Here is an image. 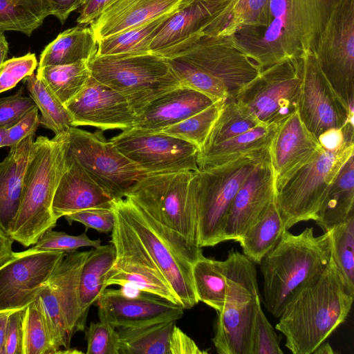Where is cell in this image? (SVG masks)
I'll return each mask as SVG.
<instances>
[{
  "instance_id": "obj_18",
  "label": "cell",
  "mask_w": 354,
  "mask_h": 354,
  "mask_svg": "<svg viewBox=\"0 0 354 354\" xmlns=\"http://www.w3.org/2000/svg\"><path fill=\"white\" fill-rule=\"evenodd\" d=\"M301 84L297 109L301 121L317 138L324 132L353 124L349 113L321 71L313 52L300 56Z\"/></svg>"
},
{
  "instance_id": "obj_3",
  "label": "cell",
  "mask_w": 354,
  "mask_h": 354,
  "mask_svg": "<svg viewBox=\"0 0 354 354\" xmlns=\"http://www.w3.org/2000/svg\"><path fill=\"white\" fill-rule=\"evenodd\" d=\"M330 257V232L315 236L313 227L299 234L285 230L259 263L267 310L279 318L288 301L322 274Z\"/></svg>"
},
{
  "instance_id": "obj_23",
  "label": "cell",
  "mask_w": 354,
  "mask_h": 354,
  "mask_svg": "<svg viewBox=\"0 0 354 354\" xmlns=\"http://www.w3.org/2000/svg\"><path fill=\"white\" fill-rule=\"evenodd\" d=\"M322 148L297 112L277 126L269 146L275 190Z\"/></svg>"
},
{
  "instance_id": "obj_56",
  "label": "cell",
  "mask_w": 354,
  "mask_h": 354,
  "mask_svg": "<svg viewBox=\"0 0 354 354\" xmlns=\"http://www.w3.org/2000/svg\"><path fill=\"white\" fill-rule=\"evenodd\" d=\"M50 5L51 15L64 24L73 11L79 9L86 0H46Z\"/></svg>"
},
{
  "instance_id": "obj_7",
  "label": "cell",
  "mask_w": 354,
  "mask_h": 354,
  "mask_svg": "<svg viewBox=\"0 0 354 354\" xmlns=\"http://www.w3.org/2000/svg\"><path fill=\"white\" fill-rule=\"evenodd\" d=\"M223 263L225 299L218 312L212 342L220 354H251L252 325L260 298L256 267L243 254L232 250Z\"/></svg>"
},
{
  "instance_id": "obj_61",
  "label": "cell",
  "mask_w": 354,
  "mask_h": 354,
  "mask_svg": "<svg viewBox=\"0 0 354 354\" xmlns=\"http://www.w3.org/2000/svg\"><path fill=\"white\" fill-rule=\"evenodd\" d=\"M8 129L7 127H0V145L6 135Z\"/></svg>"
},
{
  "instance_id": "obj_35",
  "label": "cell",
  "mask_w": 354,
  "mask_h": 354,
  "mask_svg": "<svg viewBox=\"0 0 354 354\" xmlns=\"http://www.w3.org/2000/svg\"><path fill=\"white\" fill-rule=\"evenodd\" d=\"M285 230L274 198L263 215L238 240L243 254L259 264L277 245Z\"/></svg>"
},
{
  "instance_id": "obj_47",
  "label": "cell",
  "mask_w": 354,
  "mask_h": 354,
  "mask_svg": "<svg viewBox=\"0 0 354 354\" xmlns=\"http://www.w3.org/2000/svg\"><path fill=\"white\" fill-rule=\"evenodd\" d=\"M277 334L257 301L251 337V354H282Z\"/></svg>"
},
{
  "instance_id": "obj_24",
  "label": "cell",
  "mask_w": 354,
  "mask_h": 354,
  "mask_svg": "<svg viewBox=\"0 0 354 354\" xmlns=\"http://www.w3.org/2000/svg\"><path fill=\"white\" fill-rule=\"evenodd\" d=\"M91 208H113V200L66 149V169L53 201V215L58 220Z\"/></svg>"
},
{
  "instance_id": "obj_13",
  "label": "cell",
  "mask_w": 354,
  "mask_h": 354,
  "mask_svg": "<svg viewBox=\"0 0 354 354\" xmlns=\"http://www.w3.org/2000/svg\"><path fill=\"white\" fill-rule=\"evenodd\" d=\"M89 252H66L37 299L57 353L62 347L69 348L74 334L85 330L81 322L79 283L81 270Z\"/></svg>"
},
{
  "instance_id": "obj_41",
  "label": "cell",
  "mask_w": 354,
  "mask_h": 354,
  "mask_svg": "<svg viewBox=\"0 0 354 354\" xmlns=\"http://www.w3.org/2000/svg\"><path fill=\"white\" fill-rule=\"evenodd\" d=\"M263 125L243 104L234 98H227L199 150Z\"/></svg>"
},
{
  "instance_id": "obj_1",
  "label": "cell",
  "mask_w": 354,
  "mask_h": 354,
  "mask_svg": "<svg viewBox=\"0 0 354 354\" xmlns=\"http://www.w3.org/2000/svg\"><path fill=\"white\" fill-rule=\"evenodd\" d=\"M353 299L330 257L322 274L285 306L276 329L293 354H311L344 322Z\"/></svg>"
},
{
  "instance_id": "obj_31",
  "label": "cell",
  "mask_w": 354,
  "mask_h": 354,
  "mask_svg": "<svg viewBox=\"0 0 354 354\" xmlns=\"http://www.w3.org/2000/svg\"><path fill=\"white\" fill-rule=\"evenodd\" d=\"M97 45L90 26L77 25L61 32L44 49L38 68L88 62L97 54Z\"/></svg>"
},
{
  "instance_id": "obj_32",
  "label": "cell",
  "mask_w": 354,
  "mask_h": 354,
  "mask_svg": "<svg viewBox=\"0 0 354 354\" xmlns=\"http://www.w3.org/2000/svg\"><path fill=\"white\" fill-rule=\"evenodd\" d=\"M354 216V155L340 169L317 214V224L324 232Z\"/></svg>"
},
{
  "instance_id": "obj_8",
  "label": "cell",
  "mask_w": 354,
  "mask_h": 354,
  "mask_svg": "<svg viewBox=\"0 0 354 354\" xmlns=\"http://www.w3.org/2000/svg\"><path fill=\"white\" fill-rule=\"evenodd\" d=\"M269 156L268 151L195 172L192 187L201 248L223 242L225 218L236 194L257 165Z\"/></svg>"
},
{
  "instance_id": "obj_60",
  "label": "cell",
  "mask_w": 354,
  "mask_h": 354,
  "mask_svg": "<svg viewBox=\"0 0 354 354\" xmlns=\"http://www.w3.org/2000/svg\"><path fill=\"white\" fill-rule=\"evenodd\" d=\"M313 354H333L334 351L328 343L324 342L313 352Z\"/></svg>"
},
{
  "instance_id": "obj_36",
  "label": "cell",
  "mask_w": 354,
  "mask_h": 354,
  "mask_svg": "<svg viewBox=\"0 0 354 354\" xmlns=\"http://www.w3.org/2000/svg\"><path fill=\"white\" fill-rule=\"evenodd\" d=\"M176 9L98 41L96 55L140 54L151 52V43Z\"/></svg>"
},
{
  "instance_id": "obj_54",
  "label": "cell",
  "mask_w": 354,
  "mask_h": 354,
  "mask_svg": "<svg viewBox=\"0 0 354 354\" xmlns=\"http://www.w3.org/2000/svg\"><path fill=\"white\" fill-rule=\"evenodd\" d=\"M169 354H204L191 337L176 325L171 333L169 340Z\"/></svg>"
},
{
  "instance_id": "obj_58",
  "label": "cell",
  "mask_w": 354,
  "mask_h": 354,
  "mask_svg": "<svg viewBox=\"0 0 354 354\" xmlns=\"http://www.w3.org/2000/svg\"><path fill=\"white\" fill-rule=\"evenodd\" d=\"M12 310L0 311V354H4V342L9 315Z\"/></svg>"
},
{
  "instance_id": "obj_45",
  "label": "cell",
  "mask_w": 354,
  "mask_h": 354,
  "mask_svg": "<svg viewBox=\"0 0 354 354\" xmlns=\"http://www.w3.org/2000/svg\"><path fill=\"white\" fill-rule=\"evenodd\" d=\"M167 59L182 86L199 91L214 102L229 98L225 88L216 78L180 58L169 57Z\"/></svg>"
},
{
  "instance_id": "obj_11",
  "label": "cell",
  "mask_w": 354,
  "mask_h": 354,
  "mask_svg": "<svg viewBox=\"0 0 354 354\" xmlns=\"http://www.w3.org/2000/svg\"><path fill=\"white\" fill-rule=\"evenodd\" d=\"M157 54L180 58L216 78L225 88L229 98H234L261 71L236 35H196Z\"/></svg>"
},
{
  "instance_id": "obj_5",
  "label": "cell",
  "mask_w": 354,
  "mask_h": 354,
  "mask_svg": "<svg viewBox=\"0 0 354 354\" xmlns=\"http://www.w3.org/2000/svg\"><path fill=\"white\" fill-rule=\"evenodd\" d=\"M113 207L136 233L183 308L196 306L192 269L203 256L202 248L157 222L127 197L113 200Z\"/></svg>"
},
{
  "instance_id": "obj_30",
  "label": "cell",
  "mask_w": 354,
  "mask_h": 354,
  "mask_svg": "<svg viewBox=\"0 0 354 354\" xmlns=\"http://www.w3.org/2000/svg\"><path fill=\"white\" fill-rule=\"evenodd\" d=\"M277 126H261L199 150L197 156L198 170L220 165L243 156L269 151V146Z\"/></svg>"
},
{
  "instance_id": "obj_38",
  "label": "cell",
  "mask_w": 354,
  "mask_h": 354,
  "mask_svg": "<svg viewBox=\"0 0 354 354\" xmlns=\"http://www.w3.org/2000/svg\"><path fill=\"white\" fill-rule=\"evenodd\" d=\"M51 15L46 0H0V32L12 30L30 36Z\"/></svg>"
},
{
  "instance_id": "obj_40",
  "label": "cell",
  "mask_w": 354,
  "mask_h": 354,
  "mask_svg": "<svg viewBox=\"0 0 354 354\" xmlns=\"http://www.w3.org/2000/svg\"><path fill=\"white\" fill-rule=\"evenodd\" d=\"M36 75L64 105L81 91L91 76L88 61L40 67Z\"/></svg>"
},
{
  "instance_id": "obj_42",
  "label": "cell",
  "mask_w": 354,
  "mask_h": 354,
  "mask_svg": "<svg viewBox=\"0 0 354 354\" xmlns=\"http://www.w3.org/2000/svg\"><path fill=\"white\" fill-rule=\"evenodd\" d=\"M329 232L331 257L348 292L354 297V216Z\"/></svg>"
},
{
  "instance_id": "obj_48",
  "label": "cell",
  "mask_w": 354,
  "mask_h": 354,
  "mask_svg": "<svg viewBox=\"0 0 354 354\" xmlns=\"http://www.w3.org/2000/svg\"><path fill=\"white\" fill-rule=\"evenodd\" d=\"M86 354H119L120 338L118 330L109 322H91L85 330Z\"/></svg>"
},
{
  "instance_id": "obj_51",
  "label": "cell",
  "mask_w": 354,
  "mask_h": 354,
  "mask_svg": "<svg viewBox=\"0 0 354 354\" xmlns=\"http://www.w3.org/2000/svg\"><path fill=\"white\" fill-rule=\"evenodd\" d=\"M64 218L70 225L73 222H78L87 228L103 233L111 232L115 222L113 207L86 209L65 216Z\"/></svg>"
},
{
  "instance_id": "obj_57",
  "label": "cell",
  "mask_w": 354,
  "mask_h": 354,
  "mask_svg": "<svg viewBox=\"0 0 354 354\" xmlns=\"http://www.w3.org/2000/svg\"><path fill=\"white\" fill-rule=\"evenodd\" d=\"M14 241L10 236L0 230V267L12 257L14 253L12 250Z\"/></svg>"
},
{
  "instance_id": "obj_20",
  "label": "cell",
  "mask_w": 354,
  "mask_h": 354,
  "mask_svg": "<svg viewBox=\"0 0 354 354\" xmlns=\"http://www.w3.org/2000/svg\"><path fill=\"white\" fill-rule=\"evenodd\" d=\"M65 106L72 117L73 127L89 126L102 131L131 129L137 115L127 100L92 76L84 87Z\"/></svg>"
},
{
  "instance_id": "obj_2",
  "label": "cell",
  "mask_w": 354,
  "mask_h": 354,
  "mask_svg": "<svg viewBox=\"0 0 354 354\" xmlns=\"http://www.w3.org/2000/svg\"><path fill=\"white\" fill-rule=\"evenodd\" d=\"M337 0H270L263 33L236 37L261 70L313 52Z\"/></svg>"
},
{
  "instance_id": "obj_27",
  "label": "cell",
  "mask_w": 354,
  "mask_h": 354,
  "mask_svg": "<svg viewBox=\"0 0 354 354\" xmlns=\"http://www.w3.org/2000/svg\"><path fill=\"white\" fill-rule=\"evenodd\" d=\"M183 0H118L107 8L90 27L98 41L171 12Z\"/></svg>"
},
{
  "instance_id": "obj_22",
  "label": "cell",
  "mask_w": 354,
  "mask_h": 354,
  "mask_svg": "<svg viewBox=\"0 0 354 354\" xmlns=\"http://www.w3.org/2000/svg\"><path fill=\"white\" fill-rule=\"evenodd\" d=\"M274 198V176L269 156L257 165L236 194L225 218L223 241H238Z\"/></svg>"
},
{
  "instance_id": "obj_15",
  "label": "cell",
  "mask_w": 354,
  "mask_h": 354,
  "mask_svg": "<svg viewBox=\"0 0 354 354\" xmlns=\"http://www.w3.org/2000/svg\"><path fill=\"white\" fill-rule=\"evenodd\" d=\"M301 84L299 57L262 69L234 99L262 124L278 125L297 112Z\"/></svg>"
},
{
  "instance_id": "obj_4",
  "label": "cell",
  "mask_w": 354,
  "mask_h": 354,
  "mask_svg": "<svg viewBox=\"0 0 354 354\" xmlns=\"http://www.w3.org/2000/svg\"><path fill=\"white\" fill-rule=\"evenodd\" d=\"M66 132L52 139L39 136L32 144L24 180L20 205L10 236L25 247L55 227L52 205L66 169Z\"/></svg>"
},
{
  "instance_id": "obj_52",
  "label": "cell",
  "mask_w": 354,
  "mask_h": 354,
  "mask_svg": "<svg viewBox=\"0 0 354 354\" xmlns=\"http://www.w3.org/2000/svg\"><path fill=\"white\" fill-rule=\"evenodd\" d=\"M40 125V117L37 106L27 112L16 124L8 129L0 148L12 147L30 135H35Z\"/></svg>"
},
{
  "instance_id": "obj_21",
  "label": "cell",
  "mask_w": 354,
  "mask_h": 354,
  "mask_svg": "<svg viewBox=\"0 0 354 354\" xmlns=\"http://www.w3.org/2000/svg\"><path fill=\"white\" fill-rule=\"evenodd\" d=\"M96 302L99 319L115 328L176 321L185 310L182 306L156 295L143 291L129 295L121 288H106Z\"/></svg>"
},
{
  "instance_id": "obj_39",
  "label": "cell",
  "mask_w": 354,
  "mask_h": 354,
  "mask_svg": "<svg viewBox=\"0 0 354 354\" xmlns=\"http://www.w3.org/2000/svg\"><path fill=\"white\" fill-rule=\"evenodd\" d=\"M30 96L41 113L40 125L55 135L66 132L73 127L72 117L48 86L34 73L24 79Z\"/></svg>"
},
{
  "instance_id": "obj_33",
  "label": "cell",
  "mask_w": 354,
  "mask_h": 354,
  "mask_svg": "<svg viewBox=\"0 0 354 354\" xmlns=\"http://www.w3.org/2000/svg\"><path fill=\"white\" fill-rule=\"evenodd\" d=\"M115 259V249L109 244L90 250L81 270L79 283L81 322L86 328L90 307L97 301L106 288L109 274Z\"/></svg>"
},
{
  "instance_id": "obj_9",
  "label": "cell",
  "mask_w": 354,
  "mask_h": 354,
  "mask_svg": "<svg viewBox=\"0 0 354 354\" xmlns=\"http://www.w3.org/2000/svg\"><path fill=\"white\" fill-rule=\"evenodd\" d=\"M352 155L353 140L333 150L322 147L275 190V203L286 229L301 221L316 220L332 183Z\"/></svg>"
},
{
  "instance_id": "obj_17",
  "label": "cell",
  "mask_w": 354,
  "mask_h": 354,
  "mask_svg": "<svg viewBox=\"0 0 354 354\" xmlns=\"http://www.w3.org/2000/svg\"><path fill=\"white\" fill-rule=\"evenodd\" d=\"M109 140L145 174L198 171V148L163 132L132 127Z\"/></svg>"
},
{
  "instance_id": "obj_14",
  "label": "cell",
  "mask_w": 354,
  "mask_h": 354,
  "mask_svg": "<svg viewBox=\"0 0 354 354\" xmlns=\"http://www.w3.org/2000/svg\"><path fill=\"white\" fill-rule=\"evenodd\" d=\"M102 131L69 128L66 131L67 152L113 201L124 198L146 174L108 141Z\"/></svg>"
},
{
  "instance_id": "obj_53",
  "label": "cell",
  "mask_w": 354,
  "mask_h": 354,
  "mask_svg": "<svg viewBox=\"0 0 354 354\" xmlns=\"http://www.w3.org/2000/svg\"><path fill=\"white\" fill-rule=\"evenodd\" d=\"M25 308L12 310L9 315L4 342V354H23V323Z\"/></svg>"
},
{
  "instance_id": "obj_49",
  "label": "cell",
  "mask_w": 354,
  "mask_h": 354,
  "mask_svg": "<svg viewBox=\"0 0 354 354\" xmlns=\"http://www.w3.org/2000/svg\"><path fill=\"white\" fill-rule=\"evenodd\" d=\"M38 66L34 53L6 59L0 66V93L14 88L30 75Z\"/></svg>"
},
{
  "instance_id": "obj_28",
  "label": "cell",
  "mask_w": 354,
  "mask_h": 354,
  "mask_svg": "<svg viewBox=\"0 0 354 354\" xmlns=\"http://www.w3.org/2000/svg\"><path fill=\"white\" fill-rule=\"evenodd\" d=\"M34 136L30 135L10 147L8 155L0 162V230L9 236L20 205Z\"/></svg>"
},
{
  "instance_id": "obj_43",
  "label": "cell",
  "mask_w": 354,
  "mask_h": 354,
  "mask_svg": "<svg viewBox=\"0 0 354 354\" xmlns=\"http://www.w3.org/2000/svg\"><path fill=\"white\" fill-rule=\"evenodd\" d=\"M23 332V354L57 353L46 319L37 299L26 308Z\"/></svg>"
},
{
  "instance_id": "obj_37",
  "label": "cell",
  "mask_w": 354,
  "mask_h": 354,
  "mask_svg": "<svg viewBox=\"0 0 354 354\" xmlns=\"http://www.w3.org/2000/svg\"><path fill=\"white\" fill-rule=\"evenodd\" d=\"M192 278L196 296L220 312L224 306L227 281L223 261L201 257L192 265Z\"/></svg>"
},
{
  "instance_id": "obj_55",
  "label": "cell",
  "mask_w": 354,
  "mask_h": 354,
  "mask_svg": "<svg viewBox=\"0 0 354 354\" xmlns=\"http://www.w3.org/2000/svg\"><path fill=\"white\" fill-rule=\"evenodd\" d=\"M118 0H86L79 8L77 25L90 26L107 8Z\"/></svg>"
},
{
  "instance_id": "obj_59",
  "label": "cell",
  "mask_w": 354,
  "mask_h": 354,
  "mask_svg": "<svg viewBox=\"0 0 354 354\" xmlns=\"http://www.w3.org/2000/svg\"><path fill=\"white\" fill-rule=\"evenodd\" d=\"M8 52V44L4 35L0 32V66L6 60Z\"/></svg>"
},
{
  "instance_id": "obj_50",
  "label": "cell",
  "mask_w": 354,
  "mask_h": 354,
  "mask_svg": "<svg viewBox=\"0 0 354 354\" xmlns=\"http://www.w3.org/2000/svg\"><path fill=\"white\" fill-rule=\"evenodd\" d=\"M21 87L15 94L0 98V127L10 128L36 106L30 96Z\"/></svg>"
},
{
  "instance_id": "obj_12",
  "label": "cell",
  "mask_w": 354,
  "mask_h": 354,
  "mask_svg": "<svg viewBox=\"0 0 354 354\" xmlns=\"http://www.w3.org/2000/svg\"><path fill=\"white\" fill-rule=\"evenodd\" d=\"M348 111L354 108V0H337L313 51Z\"/></svg>"
},
{
  "instance_id": "obj_29",
  "label": "cell",
  "mask_w": 354,
  "mask_h": 354,
  "mask_svg": "<svg viewBox=\"0 0 354 354\" xmlns=\"http://www.w3.org/2000/svg\"><path fill=\"white\" fill-rule=\"evenodd\" d=\"M270 0H231L203 31V35L247 34L269 25Z\"/></svg>"
},
{
  "instance_id": "obj_19",
  "label": "cell",
  "mask_w": 354,
  "mask_h": 354,
  "mask_svg": "<svg viewBox=\"0 0 354 354\" xmlns=\"http://www.w3.org/2000/svg\"><path fill=\"white\" fill-rule=\"evenodd\" d=\"M63 251L35 252L30 248L13 253L0 267V311L26 308L35 301Z\"/></svg>"
},
{
  "instance_id": "obj_6",
  "label": "cell",
  "mask_w": 354,
  "mask_h": 354,
  "mask_svg": "<svg viewBox=\"0 0 354 354\" xmlns=\"http://www.w3.org/2000/svg\"><path fill=\"white\" fill-rule=\"evenodd\" d=\"M91 75L121 94L138 115L153 100L182 86L167 58L153 52L95 55Z\"/></svg>"
},
{
  "instance_id": "obj_16",
  "label": "cell",
  "mask_w": 354,
  "mask_h": 354,
  "mask_svg": "<svg viewBox=\"0 0 354 354\" xmlns=\"http://www.w3.org/2000/svg\"><path fill=\"white\" fill-rule=\"evenodd\" d=\"M114 212L115 222L110 243L115 247V259L109 274L106 288L112 285L129 286L180 305L136 233L117 211Z\"/></svg>"
},
{
  "instance_id": "obj_10",
  "label": "cell",
  "mask_w": 354,
  "mask_h": 354,
  "mask_svg": "<svg viewBox=\"0 0 354 354\" xmlns=\"http://www.w3.org/2000/svg\"><path fill=\"white\" fill-rule=\"evenodd\" d=\"M196 171L144 175L129 189L125 197L159 223L198 245L192 187Z\"/></svg>"
},
{
  "instance_id": "obj_34",
  "label": "cell",
  "mask_w": 354,
  "mask_h": 354,
  "mask_svg": "<svg viewBox=\"0 0 354 354\" xmlns=\"http://www.w3.org/2000/svg\"><path fill=\"white\" fill-rule=\"evenodd\" d=\"M176 322L118 328L119 354H169V340Z\"/></svg>"
},
{
  "instance_id": "obj_26",
  "label": "cell",
  "mask_w": 354,
  "mask_h": 354,
  "mask_svg": "<svg viewBox=\"0 0 354 354\" xmlns=\"http://www.w3.org/2000/svg\"><path fill=\"white\" fill-rule=\"evenodd\" d=\"M214 102L207 95L180 86L151 102L137 115L133 127L161 131L201 111Z\"/></svg>"
},
{
  "instance_id": "obj_44",
  "label": "cell",
  "mask_w": 354,
  "mask_h": 354,
  "mask_svg": "<svg viewBox=\"0 0 354 354\" xmlns=\"http://www.w3.org/2000/svg\"><path fill=\"white\" fill-rule=\"evenodd\" d=\"M227 100V99H226ZM226 100L214 102L201 111L161 131L196 145L204 144Z\"/></svg>"
},
{
  "instance_id": "obj_25",
  "label": "cell",
  "mask_w": 354,
  "mask_h": 354,
  "mask_svg": "<svg viewBox=\"0 0 354 354\" xmlns=\"http://www.w3.org/2000/svg\"><path fill=\"white\" fill-rule=\"evenodd\" d=\"M231 0H183L165 22L150 45L158 53L177 45L205 28Z\"/></svg>"
},
{
  "instance_id": "obj_46",
  "label": "cell",
  "mask_w": 354,
  "mask_h": 354,
  "mask_svg": "<svg viewBox=\"0 0 354 354\" xmlns=\"http://www.w3.org/2000/svg\"><path fill=\"white\" fill-rule=\"evenodd\" d=\"M101 245L100 239L92 240L83 232L80 235H69L64 232L48 229L30 248L32 251H63L70 252L82 247H97Z\"/></svg>"
}]
</instances>
